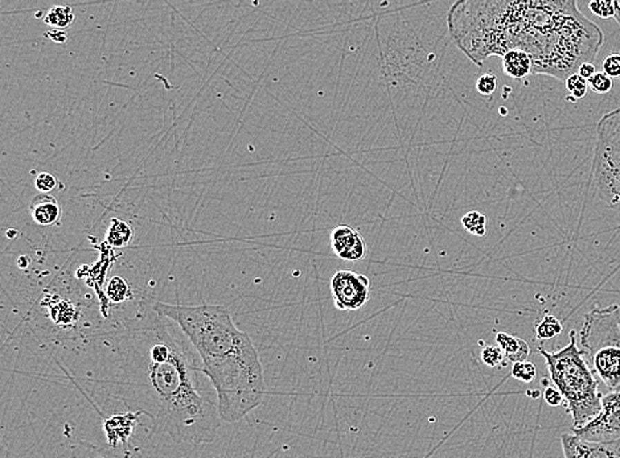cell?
<instances>
[{"label": "cell", "instance_id": "f546056e", "mask_svg": "<svg viewBox=\"0 0 620 458\" xmlns=\"http://www.w3.org/2000/svg\"><path fill=\"white\" fill-rule=\"evenodd\" d=\"M48 39H50V40H53L55 43H65L66 41V33L65 32L61 31V30H53V31H49L47 33Z\"/></svg>", "mask_w": 620, "mask_h": 458}, {"label": "cell", "instance_id": "484cf974", "mask_svg": "<svg viewBox=\"0 0 620 458\" xmlns=\"http://www.w3.org/2000/svg\"><path fill=\"white\" fill-rule=\"evenodd\" d=\"M603 73L611 78L620 77V53H611L603 61Z\"/></svg>", "mask_w": 620, "mask_h": 458}, {"label": "cell", "instance_id": "7c38bea8", "mask_svg": "<svg viewBox=\"0 0 620 458\" xmlns=\"http://www.w3.org/2000/svg\"><path fill=\"white\" fill-rule=\"evenodd\" d=\"M31 214L36 223L41 226H52L61 218V206L53 196L40 193L32 199Z\"/></svg>", "mask_w": 620, "mask_h": 458}, {"label": "cell", "instance_id": "603a6c76", "mask_svg": "<svg viewBox=\"0 0 620 458\" xmlns=\"http://www.w3.org/2000/svg\"><path fill=\"white\" fill-rule=\"evenodd\" d=\"M505 359L504 352L498 346H485L481 350V361L485 366L498 367L503 365V361Z\"/></svg>", "mask_w": 620, "mask_h": 458}, {"label": "cell", "instance_id": "2e32d148", "mask_svg": "<svg viewBox=\"0 0 620 458\" xmlns=\"http://www.w3.org/2000/svg\"><path fill=\"white\" fill-rule=\"evenodd\" d=\"M76 16L69 6H56L48 11L44 21L48 26H52L57 30H65L73 24Z\"/></svg>", "mask_w": 620, "mask_h": 458}, {"label": "cell", "instance_id": "d6986e66", "mask_svg": "<svg viewBox=\"0 0 620 458\" xmlns=\"http://www.w3.org/2000/svg\"><path fill=\"white\" fill-rule=\"evenodd\" d=\"M562 323L561 321L554 317V316H545L543 320L540 321L536 325V337L537 339L546 341V339H552L554 337L559 336L562 332Z\"/></svg>", "mask_w": 620, "mask_h": 458}, {"label": "cell", "instance_id": "9c48e42d", "mask_svg": "<svg viewBox=\"0 0 620 458\" xmlns=\"http://www.w3.org/2000/svg\"><path fill=\"white\" fill-rule=\"evenodd\" d=\"M561 445L565 458H620V437L590 441L574 433H563Z\"/></svg>", "mask_w": 620, "mask_h": 458}, {"label": "cell", "instance_id": "9a60e30c", "mask_svg": "<svg viewBox=\"0 0 620 458\" xmlns=\"http://www.w3.org/2000/svg\"><path fill=\"white\" fill-rule=\"evenodd\" d=\"M134 237V231L131 229V226L124 222L122 219H111V225H110L108 234H106V242L111 247H126L130 245V242L133 241Z\"/></svg>", "mask_w": 620, "mask_h": 458}, {"label": "cell", "instance_id": "e0dca14e", "mask_svg": "<svg viewBox=\"0 0 620 458\" xmlns=\"http://www.w3.org/2000/svg\"><path fill=\"white\" fill-rule=\"evenodd\" d=\"M462 226L469 234L483 237L487 230V217L478 210H471L462 217Z\"/></svg>", "mask_w": 620, "mask_h": 458}, {"label": "cell", "instance_id": "3957f363", "mask_svg": "<svg viewBox=\"0 0 620 458\" xmlns=\"http://www.w3.org/2000/svg\"><path fill=\"white\" fill-rule=\"evenodd\" d=\"M153 310L173 321L196 349L217 397L220 420L237 423L262 403L266 383L260 355L248 333L235 328L226 306L155 303Z\"/></svg>", "mask_w": 620, "mask_h": 458}, {"label": "cell", "instance_id": "6da1fadb", "mask_svg": "<svg viewBox=\"0 0 620 458\" xmlns=\"http://www.w3.org/2000/svg\"><path fill=\"white\" fill-rule=\"evenodd\" d=\"M447 27L456 46L478 66L517 49L532 59V74L562 81L592 63L603 44L601 28L574 0L456 1Z\"/></svg>", "mask_w": 620, "mask_h": 458}, {"label": "cell", "instance_id": "d4e9b609", "mask_svg": "<svg viewBox=\"0 0 620 458\" xmlns=\"http://www.w3.org/2000/svg\"><path fill=\"white\" fill-rule=\"evenodd\" d=\"M497 78L494 73H485L476 81V92L481 95H492L496 92Z\"/></svg>", "mask_w": 620, "mask_h": 458}, {"label": "cell", "instance_id": "f1b7e54d", "mask_svg": "<svg viewBox=\"0 0 620 458\" xmlns=\"http://www.w3.org/2000/svg\"><path fill=\"white\" fill-rule=\"evenodd\" d=\"M597 72H595V66H594V63H583V65H581V68L578 69V74L581 77H583L585 79H588L589 81L591 77L594 76Z\"/></svg>", "mask_w": 620, "mask_h": 458}, {"label": "cell", "instance_id": "7a4b0ae2", "mask_svg": "<svg viewBox=\"0 0 620 458\" xmlns=\"http://www.w3.org/2000/svg\"><path fill=\"white\" fill-rule=\"evenodd\" d=\"M155 313L153 320L133 325L122 336L124 371L146 390L142 399L159 430L176 443H209L218 427L217 403L202 391L193 354L175 338L170 328Z\"/></svg>", "mask_w": 620, "mask_h": 458}, {"label": "cell", "instance_id": "7402d4cb", "mask_svg": "<svg viewBox=\"0 0 620 458\" xmlns=\"http://www.w3.org/2000/svg\"><path fill=\"white\" fill-rule=\"evenodd\" d=\"M588 82H589L591 92H594L595 94H607L612 90V85H614L612 78L607 76L603 72L595 73Z\"/></svg>", "mask_w": 620, "mask_h": 458}, {"label": "cell", "instance_id": "5bb4252c", "mask_svg": "<svg viewBox=\"0 0 620 458\" xmlns=\"http://www.w3.org/2000/svg\"><path fill=\"white\" fill-rule=\"evenodd\" d=\"M501 60H503L504 73L511 78L520 79V78L532 74V69H533L532 59L523 50H517V49L510 50L508 53H505L501 57Z\"/></svg>", "mask_w": 620, "mask_h": 458}, {"label": "cell", "instance_id": "44dd1931", "mask_svg": "<svg viewBox=\"0 0 620 458\" xmlns=\"http://www.w3.org/2000/svg\"><path fill=\"white\" fill-rule=\"evenodd\" d=\"M511 375L516 379L523 383H532L537 378V368L532 362H517L513 364L511 368Z\"/></svg>", "mask_w": 620, "mask_h": 458}, {"label": "cell", "instance_id": "4dcf8cb0", "mask_svg": "<svg viewBox=\"0 0 620 458\" xmlns=\"http://www.w3.org/2000/svg\"><path fill=\"white\" fill-rule=\"evenodd\" d=\"M614 8H615V15H614V19H615V21L620 26V0H615V1H614Z\"/></svg>", "mask_w": 620, "mask_h": 458}, {"label": "cell", "instance_id": "cb8c5ba5", "mask_svg": "<svg viewBox=\"0 0 620 458\" xmlns=\"http://www.w3.org/2000/svg\"><path fill=\"white\" fill-rule=\"evenodd\" d=\"M590 11L598 17L610 19L615 15L614 1L611 0H592L589 3Z\"/></svg>", "mask_w": 620, "mask_h": 458}, {"label": "cell", "instance_id": "8fae6325", "mask_svg": "<svg viewBox=\"0 0 620 458\" xmlns=\"http://www.w3.org/2000/svg\"><path fill=\"white\" fill-rule=\"evenodd\" d=\"M140 412H127L114 415L104 423L105 436L110 446L126 444L131 436L134 427L139 419Z\"/></svg>", "mask_w": 620, "mask_h": 458}, {"label": "cell", "instance_id": "83f0119b", "mask_svg": "<svg viewBox=\"0 0 620 458\" xmlns=\"http://www.w3.org/2000/svg\"><path fill=\"white\" fill-rule=\"evenodd\" d=\"M543 399H545L546 404H549L550 407H559V406L565 403V400H563V397H562L561 391H559L557 387H554V386H548V387L545 388V391H543Z\"/></svg>", "mask_w": 620, "mask_h": 458}, {"label": "cell", "instance_id": "ffe728a7", "mask_svg": "<svg viewBox=\"0 0 620 458\" xmlns=\"http://www.w3.org/2000/svg\"><path fill=\"white\" fill-rule=\"evenodd\" d=\"M566 85V90L572 95L570 101H577V99H582L589 90V82L588 79H585L583 77L579 76L578 73L569 77L565 81Z\"/></svg>", "mask_w": 620, "mask_h": 458}, {"label": "cell", "instance_id": "52a82bcc", "mask_svg": "<svg viewBox=\"0 0 620 458\" xmlns=\"http://www.w3.org/2000/svg\"><path fill=\"white\" fill-rule=\"evenodd\" d=\"M329 290L336 309L358 310L371 299V279L355 271L340 270L331 277Z\"/></svg>", "mask_w": 620, "mask_h": 458}, {"label": "cell", "instance_id": "ba28073f", "mask_svg": "<svg viewBox=\"0 0 620 458\" xmlns=\"http://www.w3.org/2000/svg\"><path fill=\"white\" fill-rule=\"evenodd\" d=\"M572 430L575 436L590 441L620 437V391L603 397L602 411L588 426Z\"/></svg>", "mask_w": 620, "mask_h": 458}, {"label": "cell", "instance_id": "4fadbf2b", "mask_svg": "<svg viewBox=\"0 0 620 458\" xmlns=\"http://www.w3.org/2000/svg\"><path fill=\"white\" fill-rule=\"evenodd\" d=\"M496 344L504 352L505 359L512 364L525 362L530 354V348L527 341L519 337L511 336L507 333H497Z\"/></svg>", "mask_w": 620, "mask_h": 458}, {"label": "cell", "instance_id": "277c9868", "mask_svg": "<svg viewBox=\"0 0 620 458\" xmlns=\"http://www.w3.org/2000/svg\"><path fill=\"white\" fill-rule=\"evenodd\" d=\"M569 337L570 342L559 352H546L540 346L539 352L545 359L552 382L563 397L566 411L572 415L573 429H579L601 413L603 397L598 388V379L578 349L575 330Z\"/></svg>", "mask_w": 620, "mask_h": 458}, {"label": "cell", "instance_id": "8992f818", "mask_svg": "<svg viewBox=\"0 0 620 458\" xmlns=\"http://www.w3.org/2000/svg\"><path fill=\"white\" fill-rule=\"evenodd\" d=\"M592 175L599 197L620 212V107L598 122Z\"/></svg>", "mask_w": 620, "mask_h": 458}, {"label": "cell", "instance_id": "30bf717a", "mask_svg": "<svg viewBox=\"0 0 620 458\" xmlns=\"http://www.w3.org/2000/svg\"><path fill=\"white\" fill-rule=\"evenodd\" d=\"M329 242L335 255L345 261L364 259L368 252V246L362 235L347 225H340L331 230Z\"/></svg>", "mask_w": 620, "mask_h": 458}, {"label": "cell", "instance_id": "5b68a950", "mask_svg": "<svg viewBox=\"0 0 620 458\" xmlns=\"http://www.w3.org/2000/svg\"><path fill=\"white\" fill-rule=\"evenodd\" d=\"M579 341L595 378L610 392L620 391L619 304L595 306L586 313Z\"/></svg>", "mask_w": 620, "mask_h": 458}, {"label": "cell", "instance_id": "4316f807", "mask_svg": "<svg viewBox=\"0 0 620 458\" xmlns=\"http://www.w3.org/2000/svg\"><path fill=\"white\" fill-rule=\"evenodd\" d=\"M35 185L41 193H49L56 188L57 179L50 173H40L35 180Z\"/></svg>", "mask_w": 620, "mask_h": 458}, {"label": "cell", "instance_id": "ac0fdd59", "mask_svg": "<svg viewBox=\"0 0 620 458\" xmlns=\"http://www.w3.org/2000/svg\"><path fill=\"white\" fill-rule=\"evenodd\" d=\"M108 297L113 303H124L131 297V288L128 283L121 276H114L108 284Z\"/></svg>", "mask_w": 620, "mask_h": 458}, {"label": "cell", "instance_id": "1f68e13d", "mask_svg": "<svg viewBox=\"0 0 620 458\" xmlns=\"http://www.w3.org/2000/svg\"><path fill=\"white\" fill-rule=\"evenodd\" d=\"M619 320H620V306H619Z\"/></svg>", "mask_w": 620, "mask_h": 458}]
</instances>
